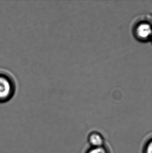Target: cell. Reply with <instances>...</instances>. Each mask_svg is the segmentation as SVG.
Here are the masks:
<instances>
[{
	"instance_id": "cell-1",
	"label": "cell",
	"mask_w": 152,
	"mask_h": 153,
	"mask_svg": "<svg viewBox=\"0 0 152 153\" xmlns=\"http://www.w3.org/2000/svg\"><path fill=\"white\" fill-rule=\"evenodd\" d=\"M16 86L12 78L4 73H0V103L8 102L14 95Z\"/></svg>"
},
{
	"instance_id": "cell-2",
	"label": "cell",
	"mask_w": 152,
	"mask_h": 153,
	"mask_svg": "<svg viewBox=\"0 0 152 153\" xmlns=\"http://www.w3.org/2000/svg\"><path fill=\"white\" fill-rule=\"evenodd\" d=\"M134 35L138 40L146 41L152 37V23L143 19L137 22L134 27Z\"/></svg>"
},
{
	"instance_id": "cell-3",
	"label": "cell",
	"mask_w": 152,
	"mask_h": 153,
	"mask_svg": "<svg viewBox=\"0 0 152 153\" xmlns=\"http://www.w3.org/2000/svg\"><path fill=\"white\" fill-rule=\"evenodd\" d=\"M91 144L95 146H99L102 143V140L100 135L97 134H93L91 135L89 139Z\"/></svg>"
},
{
	"instance_id": "cell-4",
	"label": "cell",
	"mask_w": 152,
	"mask_h": 153,
	"mask_svg": "<svg viewBox=\"0 0 152 153\" xmlns=\"http://www.w3.org/2000/svg\"><path fill=\"white\" fill-rule=\"evenodd\" d=\"M88 153H105V151L102 149V148H100V147H97L94 149H92Z\"/></svg>"
},
{
	"instance_id": "cell-5",
	"label": "cell",
	"mask_w": 152,
	"mask_h": 153,
	"mask_svg": "<svg viewBox=\"0 0 152 153\" xmlns=\"http://www.w3.org/2000/svg\"><path fill=\"white\" fill-rule=\"evenodd\" d=\"M147 153H152V142L149 144L148 147Z\"/></svg>"
},
{
	"instance_id": "cell-6",
	"label": "cell",
	"mask_w": 152,
	"mask_h": 153,
	"mask_svg": "<svg viewBox=\"0 0 152 153\" xmlns=\"http://www.w3.org/2000/svg\"></svg>"
}]
</instances>
